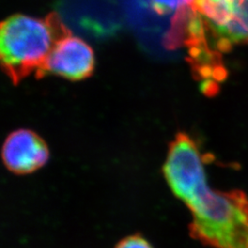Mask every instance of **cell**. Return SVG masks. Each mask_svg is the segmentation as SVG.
Returning <instances> with one entry per match:
<instances>
[{
    "mask_svg": "<svg viewBox=\"0 0 248 248\" xmlns=\"http://www.w3.org/2000/svg\"><path fill=\"white\" fill-rule=\"evenodd\" d=\"M191 214L189 235L211 248H248V196L211 187L208 178L181 201Z\"/></svg>",
    "mask_w": 248,
    "mask_h": 248,
    "instance_id": "obj_1",
    "label": "cell"
},
{
    "mask_svg": "<svg viewBox=\"0 0 248 248\" xmlns=\"http://www.w3.org/2000/svg\"><path fill=\"white\" fill-rule=\"evenodd\" d=\"M70 31L59 16L45 18L15 14L4 20L0 31L2 68L13 84L31 74L44 77L45 63L54 45Z\"/></svg>",
    "mask_w": 248,
    "mask_h": 248,
    "instance_id": "obj_2",
    "label": "cell"
},
{
    "mask_svg": "<svg viewBox=\"0 0 248 248\" xmlns=\"http://www.w3.org/2000/svg\"><path fill=\"white\" fill-rule=\"evenodd\" d=\"M194 9L217 52L248 45V0H196Z\"/></svg>",
    "mask_w": 248,
    "mask_h": 248,
    "instance_id": "obj_3",
    "label": "cell"
},
{
    "mask_svg": "<svg viewBox=\"0 0 248 248\" xmlns=\"http://www.w3.org/2000/svg\"><path fill=\"white\" fill-rule=\"evenodd\" d=\"M206 156L188 134L177 133L170 142L162 172L171 192L182 200L196 185L207 178Z\"/></svg>",
    "mask_w": 248,
    "mask_h": 248,
    "instance_id": "obj_4",
    "label": "cell"
},
{
    "mask_svg": "<svg viewBox=\"0 0 248 248\" xmlns=\"http://www.w3.org/2000/svg\"><path fill=\"white\" fill-rule=\"evenodd\" d=\"M94 67L95 55L92 48L84 40L69 31L54 45L45 63L44 76L51 74L78 81L90 77Z\"/></svg>",
    "mask_w": 248,
    "mask_h": 248,
    "instance_id": "obj_5",
    "label": "cell"
},
{
    "mask_svg": "<svg viewBox=\"0 0 248 248\" xmlns=\"http://www.w3.org/2000/svg\"><path fill=\"white\" fill-rule=\"evenodd\" d=\"M50 158L45 140L35 132L20 129L9 134L2 147V160L9 172L25 176L43 169Z\"/></svg>",
    "mask_w": 248,
    "mask_h": 248,
    "instance_id": "obj_6",
    "label": "cell"
},
{
    "mask_svg": "<svg viewBox=\"0 0 248 248\" xmlns=\"http://www.w3.org/2000/svg\"><path fill=\"white\" fill-rule=\"evenodd\" d=\"M114 248H154V247L142 233L136 232L120 240Z\"/></svg>",
    "mask_w": 248,
    "mask_h": 248,
    "instance_id": "obj_7",
    "label": "cell"
}]
</instances>
